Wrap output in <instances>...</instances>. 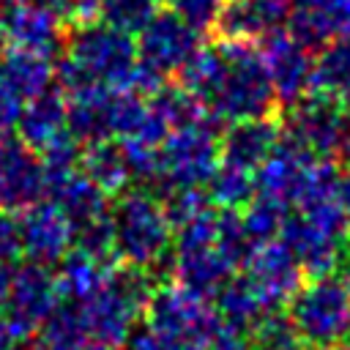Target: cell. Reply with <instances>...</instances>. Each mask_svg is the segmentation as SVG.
I'll use <instances>...</instances> for the list:
<instances>
[{
	"instance_id": "obj_1",
	"label": "cell",
	"mask_w": 350,
	"mask_h": 350,
	"mask_svg": "<svg viewBox=\"0 0 350 350\" xmlns=\"http://www.w3.org/2000/svg\"><path fill=\"white\" fill-rule=\"evenodd\" d=\"M137 63L134 36H126L104 22L74 25V33L63 41V52L55 63V88L77 93L90 85L123 88Z\"/></svg>"
},
{
	"instance_id": "obj_2",
	"label": "cell",
	"mask_w": 350,
	"mask_h": 350,
	"mask_svg": "<svg viewBox=\"0 0 350 350\" xmlns=\"http://www.w3.org/2000/svg\"><path fill=\"white\" fill-rule=\"evenodd\" d=\"M115 257L120 265L170 273L172 254V224L161 208V200L150 189H126L120 191L115 208L109 211Z\"/></svg>"
},
{
	"instance_id": "obj_3",
	"label": "cell",
	"mask_w": 350,
	"mask_h": 350,
	"mask_svg": "<svg viewBox=\"0 0 350 350\" xmlns=\"http://www.w3.org/2000/svg\"><path fill=\"white\" fill-rule=\"evenodd\" d=\"M219 49L227 60V74L208 112L221 123L279 115V101L271 88L260 46L252 41L219 38Z\"/></svg>"
},
{
	"instance_id": "obj_4",
	"label": "cell",
	"mask_w": 350,
	"mask_h": 350,
	"mask_svg": "<svg viewBox=\"0 0 350 350\" xmlns=\"http://www.w3.org/2000/svg\"><path fill=\"white\" fill-rule=\"evenodd\" d=\"M142 317L161 350H208L213 336L224 328L213 301H205L175 282L153 287Z\"/></svg>"
},
{
	"instance_id": "obj_5",
	"label": "cell",
	"mask_w": 350,
	"mask_h": 350,
	"mask_svg": "<svg viewBox=\"0 0 350 350\" xmlns=\"http://www.w3.org/2000/svg\"><path fill=\"white\" fill-rule=\"evenodd\" d=\"M301 347H328L350 342V290L336 273L306 279L287 301L284 312Z\"/></svg>"
},
{
	"instance_id": "obj_6",
	"label": "cell",
	"mask_w": 350,
	"mask_h": 350,
	"mask_svg": "<svg viewBox=\"0 0 350 350\" xmlns=\"http://www.w3.org/2000/svg\"><path fill=\"white\" fill-rule=\"evenodd\" d=\"M153 282L148 271L131 265H115L107 284L82 306L85 325L90 342H109L123 345L137 320L145 314L148 298L153 293Z\"/></svg>"
},
{
	"instance_id": "obj_7",
	"label": "cell",
	"mask_w": 350,
	"mask_h": 350,
	"mask_svg": "<svg viewBox=\"0 0 350 350\" xmlns=\"http://www.w3.org/2000/svg\"><path fill=\"white\" fill-rule=\"evenodd\" d=\"M221 161L216 120L172 129L159 145V183L153 194L159 197L175 186H205L216 164Z\"/></svg>"
},
{
	"instance_id": "obj_8",
	"label": "cell",
	"mask_w": 350,
	"mask_h": 350,
	"mask_svg": "<svg viewBox=\"0 0 350 350\" xmlns=\"http://www.w3.org/2000/svg\"><path fill=\"white\" fill-rule=\"evenodd\" d=\"M60 293L49 265L22 262L14 268V282L8 301L3 304V320L11 336V345H27L38 331L41 320L57 306Z\"/></svg>"
},
{
	"instance_id": "obj_9",
	"label": "cell",
	"mask_w": 350,
	"mask_h": 350,
	"mask_svg": "<svg viewBox=\"0 0 350 350\" xmlns=\"http://www.w3.org/2000/svg\"><path fill=\"white\" fill-rule=\"evenodd\" d=\"M347 118L342 112V101L328 93H304L295 104L287 107V118L282 131L304 145L317 159H334L339 142L347 131Z\"/></svg>"
},
{
	"instance_id": "obj_10",
	"label": "cell",
	"mask_w": 350,
	"mask_h": 350,
	"mask_svg": "<svg viewBox=\"0 0 350 350\" xmlns=\"http://www.w3.org/2000/svg\"><path fill=\"white\" fill-rule=\"evenodd\" d=\"M137 60L167 74H175L200 46L202 33L183 22L172 8L156 11L153 19L137 33Z\"/></svg>"
},
{
	"instance_id": "obj_11",
	"label": "cell",
	"mask_w": 350,
	"mask_h": 350,
	"mask_svg": "<svg viewBox=\"0 0 350 350\" xmlns=\"http://www.w3.org/2000/svg\"><path fill=\"white\" fill-rule=\"evenodd\" d=\"M241 268H243V276L252 282V287L257 290V295L268 312L287 306V301L306 282L301 265L295 262V257L290 254V249L279 238L257 243Z\"/></svg>"
},
{
	"instance_id": "obj_12",
	"label": "cell",
	"mask_w": 350,
	"mask_h": 350,
	"mask_svg": "<svg viewBox=\"0 0 350 350\" xmlns=\"http://www.w3.org/2000/svg\"><path fill=\"white\" fill-rule=\"evenodd\" d=\"M44 194L46 180L38 150L19 137L0 139V211L16 216L44 200Z\"/></svg>"
},
{
	"instance_id": "obj_13",
	"label": "cell",
	"mask_w": 350,
	"mask_h": 350,
	"mask_svg": "<svg viewBox=\"0 0 350 350\" xmlns=\"http://www.w3.org/2000/svg\"><path fill=\"white\" fill-rule=\"evenodd\" d=\"M314 161H317L314 153H309L304 145H298L293 137H287L282 131V137L273 145V150L254 170L257 194L268 197V200H273V202H279L284 208H293Z\"/></svg>"
},
{
	"instance_id": "obj_14",
	"label": "cell",
	"mask_w": 350,
	"mask_h": 350,
	"mask_svg": "<svg viewBox=\"0 0 350 350\" xmlns=\"http://www.w3.org/2000/svg\"><path fill=\"white\" fill-rule=\"evenodd\" d=\"M22 235V257L38 265H55L74 246V227L52 200H38L16 213Z\"/></svg>"
},
{
	"instance_id": "obj_15",
	"label": "cell",
	"mask_w": 350,
	"mask_h": 350,
	"mask_svg": "<svg viewBox=\"0 0 350 350\" xmlns=\"http://www.w3.org/2000/svg\"><path fill=\"white\" fill-rule=\"evenodd\" d=\"M290 254L295 257V262L301 265L306 279L314 276H328V273H339L347 257V243L339 238L325 235L323 230H317L314 224H309L301 213L290 211L279 227L276 235Z\"/></svg>"
},
{
	"instance_id": "obj_16",
	"label": "cell",
	"mask_w": 350,
	"mask_h": 350,
	"mask_svg": "<svg viewBox=\"0 0 350 350\" xmlns=\"http://www.w3.org/2000/svg\"><path fill=\"white\" fill-rule=\"evenodd\" d=\"M260 55H262L271 88L276 93L279 109L295 104L304 93H309L312 52L301 46L287 30H276L268 38H262Z\"/></svg>"
},
{
	"instance_id": "obj_17",
	"label": "cell",
	"mask_w": 350,
	"mask_h": 350,
	"mask_svg": "<svg viewBox=\"0 0 350 350\" xmlns=\"http://www.w3.org/2000/svg\"><path fill=\"white\" fill-rule=\"evenodd\" d=\"M290 0H224L213 33L224 41H262L276 30H284L290 19Z\"/></svg>"
},
{
	"instance_id": "obj_18",
	"label": "cell",
	"mask_w": 350,
	"mask_h": 350,
	"mask_svg": "<svg viewBox=\"0 0 350 350\" xmlns=\"http://www.w3.org/2000/svg\"><path fill=\"white\" fill-rule=\"evenodd\" d=\"M5 38L14 41V46H25L33 52H41L46 57H55L63 52V19L44 8L36 0H22L14 5H5L3 14Z\"/></svg>"
},
{
	"instance_id": "obj_19",
	"label": "cell",
	"mask_w": 350,
	"mask_h": 350,
	"mask_svg": "<svg viewBox=\"0 0 350 350\" xmlns=\"http://www.w3.org/2000/svg\"><path fill=\"white\" fill-rule=\"evenodd\" d=\"M284 30L309 52H317L323 44L350 36V0H314L293 5Z\"/></svg>"
},
{
	"instance_id": "obj_20",
	"label": "cell",
	"mask_w": 350,
	"mask_h": 350,
	"mask_svg": "<svg viewBox=\"0 0 350 350\" xmlns=\"http://www.w3.org/2000/svg\"><path fill=\"white\" fill-rule=\"evenodd\" d=\"M279 137H282L279 115L227 123V129L219 134L221 161H230V164H238V167L254 172L265 161V156L273 150Z\"/></svg>"
},
{
	"instance_id": "obj_21",
	"label": "cell",
	"mask_w": 350,
	"mask_h": 350,
	"mask_svg": "<svg viewBox=\"0 0 350 350\" xmlns=\"http://www.w3.org/2000/svg\"><path fill=\"white\" fill-rule=\"evenodd\" d=\"M55 271V284L60 293V301H71V304H85L90 301L109 279V273L115 271V265L120 262H109V260H98L77 246H71L57 262Z\"/></svg>"
},
{
	"instance_id": "obj_22",
	"label": "cell",
	"mask_w": 350,
	"mask_h": 350,
	"mask_svg": "<svg viewBox=\"0 0 350 350\" xmlns=\"http://www.w3.org/2000/svg\"><path fill=\"white\" fill-rule=\"evenodd\" d=\"M170 271H172L175 284H180L183 290H189L205 301H213L235 268L219 254L216 246H208V249L175 254L170 262Z\"/></svg>"
},
{
	"instance_id": "obj_23",
	"label": "cell",
	"mask_w": 350,
	"mask_h": 350,
	"mask_svg": "<svg viewBox=\"0 0 350 350\" xmlns=\"http://www.w3.org/2000/svg\"><path fill=\"white\" fill-rule=\"evenodd\" d=\"M109 98L112 88L90 85L66 96V131L77 142H93L112 137L109 129Z\"/></svg>"
},
{
	"instance_id": "obj_24",
	"label": "cell",
	"mask_w": 350,
	"mask_h": 350,
	"mask_svg": "<svg viewBox=\"0 0 350 350\" xmlns=\"http://www.w3.org/2000/svg\"><path fill=\"white\" fill-rule=\"evenodd\" d=\"M60 131H66V93L63 90L49 88L22 104V112L16 120V137L25 145H30L33 150H41Z\"/></svg>"
},
{
	"instance_id": "obj_25",
	"label": "cell",
	"mask_w": 350,
	"mask_h": 350,
	"mask_svg": "<svg viewBox=\"0 0 350 350\" xmlns=\"http://www.w3.org/2000/svg\"><path fill=\"white\" fill-rule=\"evenodd\" d=\"M79 172L88 180H93L107 197L126 191L129 183H131V172H129V161H126L123 145L115 142L112 137L93 139V142L82 145Z\"/></svg>"
},
{
	"instance_id": "obj_26",
	"label": "cell",
	"mask_w": 350,
	"mask_h": 350,
	"mask_svg": "<svg viewBox=\"0 0 350 350\" xmlns=\"http://www.w3.org/2000/svg\"><path fill=\"white\" fill-rule=\"evenodd\" d=\"M52 77H55V63L52 57L25 49V46H8L3 49L0 57V79L22 98H33L44 90L52 88Z\"/></svg>"
},
{
	"instance_id": "obj_27",
	"label": "cell",
	"mask_w": 350,
	"mask_h": 350,
	"mask_svg": "<svg viewBox=\"0 0 350 350\" xmlns=\"http://www.w3.org/2000/svg\"><path fill=\"white\" fill-rule=\"evenodd\" d=\"M44 200H52L63 211V216L71 221V227H79L107 213V194L93 180H88L79 170L60 178L57 183H49Z\"/></svg>"
},
{
	"instance_id": "obj_28",
	"label": "cell",
	"mask_w": 350,
	"mask_h": 350,
	"mask_svg": "<svg viewBox=\"0 0 350 350\" xmlns=\"http://www.w3.org/2000/svg\"><path fill=\"white\" fill-rule=\"evenodd\" d=\"M213 306H216V314H219L221 325L232 328V331H241V334H249L260 323V317L268 314L265 304L260 301L257 290L252 287V282L243 273L230 276L224 282V287L213 298Z\"/></svg>"
},
{
	"instance_id": "obj_29",
	"label": "cell",
	"mask_w": 350,
	"mask_h": 350,
	"mask_svg": "<svg viewBox=\"0 0 350 350\" xmlns=\"http://www.w3.org/2000/svg\"><path fill=\"white\" fill-rule=\"evenodd\" d=\"M178 85L191 93L194 98H200L205 107H211V101L216 98L224 74H227V60L219 49V44L211 46H200L178 71Z\"/></svg>"
},
{
	"instance_id": "obj_30",
	"label": "cell",
	"mask_w": 350,
	"mask_h": 350,
	"mask_svg": "<svg viewBox=\"0 0 350 350\" xmlns=\"http://www.w3.org/2000/svg\"><path fill=\"white\" fill-rule=\"evenodd\" d=\"M309 90L342 98L350 90V36L334 38L312 55Z\"/></svg>"
},
{
	"instance_id": "obj_31",
	"label": "cell",
	"mask_w": 350,
	"mask_h": 350,
	"mask_svg": "<svg viewBox=\"0 0 350 350\" xmlns=\"http://www.w3.org/2000/svg\"><path fill=\"white\" fill-rule=\"evenodd\" d=\"M202 189L208 194V202L219 211H243L257 194L254 172L230 161H219Z\"/></svg>"
},
{
	"instance_id": "obj_32",
	"label": "cell",
	"mask_w": 350,
	"mask_h": 350,
	"mask_svg": "<svg viewBox=\"0 0 350 350\" xmlns=\"http://www.w3.org/2000/svg\"><path fill=\"white\" fill-rule=\"evenodd\" d=\"M38 339L52 350H82L90 342L82 306L71 301H57V306L41 320Z\"/></svg>"
},
{
	"instance_id": "obj_33",
	"label": "cell",
	"mask_w": 350,
	"mask_h": 350,
	"mask_svg": "<svg viewBox=\"0 0 350 350\" xmlns=\"http://www.w3.org/2000/svg\"><path fill=\"white\" fill-rule=\"evenodd\" d=\"M148 107L167 123L170 131L183 129V126H194V123H205L213 118L208 112V107L200 98H194L191 93H186L180 85H164L159 93H153L148 98Z\"/></svg>"
},
{
	"instance_id": "obj_34",
	"label": "cell",
	"mask_w": 350,
	"mask_h": 350,
	"mask_svg": "<svg viewBox=\"0 0 350 350\" xmlns=\"http://www.w3.org/2000/svg\"><path fill=\"white\" fill-rule=\"evenodd\" d=\"M287 213H290V208H284V205H279V202H273L268 197L254 194V200L241 211V219H243L246 235L257 246V243L273 241L279 235V227H282Z\"/></svg>"
},
{
	"instance_id": "obj_35",
	"label": "cell",
	"mask_w": 350,
	"mask_h": 350,
	"mask_svg": "<svg viewBox=\"0 0 350 350\" xmlns=\"http://www.w3.org/2000/svg\"><path fill=\"white\" fill-rule=\"evenodd\" d=\"M213 246L219 249V254L232 268H241L246 262V257L252 254L254 243L246 235L241 211H219V219H216V243Z\"/></svg>"
},
{
	"instance_id": "obj_36",
	"label": "cell",
	"mask_w": 350,
	"mask_h": 350,
	"mask_svg": "<svg viewBox=\"0 0 350 350\" xmlns=\"http://www.w3.org/2000/svg\"><path fill=\"white\" fill-rule=\"evenodd\" d=\"M79 153H82V142H77L68 131H60L55 139H49L38 150L46 186L49 183H57L60 178H66L71 172H77L79 170Z\"/></svg>"
},
{
	"instance_id": "obj_37",
	"label": "cell",
	"mask_w": 350,
	"mask_h": 350,
	"mask_svg": "<svg viewBox=\"0 0 350 350\" xmlns=\"http://www.w3.org/2000/svg\"><path fill=\"white\" fill-rule=\"evenodd\" d=\"M153 0H104L98 19L126 36H137L156 14Z\"/></svg>"
},
{
	"instance_id": "obj_38",
	"label": "cell",
	"mask_w": 350,
	"mask_h": 350,
	"mask_svg": "<svg viewBox=\"0 0 350 350\" xmlns=\"http://www.w3.org/2000/svg\"><path fill=\"white\" fill-rule=\"evenodd\" d=\"M216 219H219V211L205 208L202 213H197L189 221L178 224L172 230V254H183V252H197V249L213 246L216 243Z\"/></svg>"
},
{
	"instance_id": "obj_39",
	"label": "cell",
	"mask_w": 350,
	"mask_h": 350,
	"mask_svg": "<svg viewBox=\"0 0 350 350\" xmlns=\"http://www.w3.org/2000/svg\"><path fill=\"white\" fill-rule=\"evenodd\" d=\"M249 336L254 339V347H265V350H301L298 334L290 323V317L276 309L260 317V323L249 331Z\"/></svg>"
},
{
	"instance_id": "obj_40",
	"label": "cell",
	"mask_w": 350,
	"mask_h": 350,
	"mask_svg": "<svg viewBox=\"0 0 350 350\" xmlns=\"http://www.w3.org/2000/svg\"><path fill=\"white\" fill-rule=\"evenodd\" d=\"M159 200H161V208H164V213H167L172 230H175L178 224L189 221L191 216L202 213L205 208H211L208 194H205L202 186H175V189L161 191Z\"/></svg>"
},
{
	"instance_id": "obj_41",
	"label": "cell",
	"mask_w": 350,
	"mask_h": 350,
	"mask_svg": "<svg viewBox=\"0 0 350 350\" xmlns=\"http://www.w3.org/2000/svg\"><path fill=\"white\" fill-rule=\"evenodd\" d=\"M74 246L98 257V260H109L118 262L115 257V238H112V221H109V211L74 227Z\"/></svg>"
},
{
	"instance_id": "obj_42",
	"label": "cell",
	"mask_w": 350,
	"mask_h": 350,
	"mask_svg": "<svg viewBox=\"0 0 350 350\" xmlns=\"http://www.w3.org/2000/svg\"><path fill=\"white\" fill-rule=\"evenodd\" d=\"M170 3H172V11L183 22L197 27L200 33L213 27V22H216V16L224 5V0H170Z\"/></svg>"
},
{
	"instance_id": "obj_43",
	"label": "cell",
	"mask_w": 350,
	"mask_h": 350,
	"mask_svg": "<svg viewBox=\"0 0 350 350\" xmlns=\"http://www.w3.org/2000/svg\"><path fill=\"white\" fill-rule=\"evenodd\" d=\"M22 257V235H19V219L14 213L0 211V262L16 265Z\"/></svg>"
},
{
	"instance_id": "obj_44",
	"label": "cell",
	"mask_w": 350,
	"mask_h": 350,
	"mask_svg": "<svg viewBox=\"0 0 350 350\" xmlns=\"http://www.w3.org/2000/svg\"><path fill=\"white\" fill-rule=\"evenodd\" d=\"M22 98L0 79V139H8L16 131V120L22 112Z\"/></svg>"
},
{
	"instance_id": "obj_45",
	"label": "cell",
	"mask_w": 350,
	"mask_h": 350,
	"mask_svg": "<svg viewBox=\"0 0 350 350\" xmlns=\"http://www.w3.org/2000/svg\"><path fill=\"white\" fill-rule=\"evenodd\" d=\"M104 0H63L66 11V25H88L96 22L101 14Z\"/></svg>"
},
{
	"instance_id": "obj_46",
	"label": "cell",
	"mask_w": 350,
	"mask_h": 350,
	"mask_svg": "<svg viewBox=\"0 0 350 350\" xmlns=\"http://www.w3.org/2000/svg\"><path fill=\"white\" fill-rule=\"evenodd\" d=\"M208 350H252V342L246 339V334L232 331V328H221L213 342L208 345Z\"/></svg>"
},
{
	"instance_id": "obj_47",
	"label": "cell",
	"mask_w": 350,
	"mask_h": 350,
	"mask_svg": "<svg viewBox=\"0 0 350 350\" xmlns=\"http://www.w3.org/2000/svg\"><path fill=\"white\" fill-rule=\"evenodd\" d=\"M339 170H342V167H339ZM336 197H339L345 213L350 216V172H347V170L339 172V180H336Z\"/></svg>"
},
{
	"instance_id": "obj_48",
	"label": "cell",
	"mask_w": 350,
	"mask_h": 350,
	"mask_svg": "<svg viewBox=\"0 0 350 350\" xmlns=\"http://www.w3.org/2000/svg\"><path fill=\"white\" fill-rule=\"evenodd\" d=\"M14 268L11 262H0V306L8 301V293H11V282H14Z\"/></svg>"
},
{
	"instance_id": "obj_49",
	"label": "cell",
	"mask_w": 350,
	"mask_h": 350,
	"mask_svg": "<svg viewBox=\"0 0 350 350\" xmlns=\"http://www.w3.org/2000/svg\"><path fill=\"white\" fill-rule=\"evenodd\" d=\"M336 159H339L342 170H347V172H350V126H347V131H345V137H342V142H339Z\"/></svg>"
},
{
	"instance_id": "obj_50",
	"label": "cell",
	"mask_w": 350,
	"mask_h": 350,
	"mask_svg": "<svg viewBox=\"0 0 350 350\" xmlns=\"http://www.w3.org/2000/svg\"><path fill=\"white\" fill-rule=\"evenodd\" d=\"M82 350H123V345H109V342H88Z\"/></svg>"
},
{
	"instance_id": "obj_51",
	"label": "cell",
	"mask_w": 350,
	"mask_h": 350,
	"mask_svg": "<svg viewBox=\"0 0 350 350\" xmlns=\"http://www.w3.org/2000/svg\"><path fill=\"white\" fill-rule=\"evenodd\" d=\"M339 101H342V112H345V118H347V123H350V90H347Z\"/></svg>"
},
{
	"instance_id": "obj_52",
	"label": "cell",
	"mask_w": 350,
	"mask_h": 350,
	"mask_svg": "<svg viewBox=\"0 0 350 350\" xmlns=\"http://www.w3.org/2000/svg\"><path fill=\"white\" fill-rule=\"evenodd\" d=\"M27 350H52V347H49V345H44L41 339H30V342H27Z\"/></svg>"
},
{
	"instance_id": "obj_53",
	"label": "cell",
	"mask_w": 350,
	"mask_h": 350,
	"mask_svg": "<svg viewBox=\"0 0 350 350\" xmlns=\"http://www.w3.org/2000/svg\"><path fill=\"white\" fill-rule=\"evenodd\" d=\"M5 41H8L5 38V25H3V14H0V52L5 49Z\"/></svg>"
},
{
	"instance_id": "obj_54",
	"label": "cell",
	"mask_w": 350,
	"mask_h": 350,
	"mask_svg": "<svg viewBox=\"0 0 350 350\" xmlns=\"http://www.w3.org/2000/svg\"><path fill=\"white\" fill-rule=\"evenodd\" d=\"M320 350H350V342H339V345H328V347H320Z\"/></svg>"
},
{
	"instance_id": "obj_55",
	"label": "cell",
	"mask_w": 350,
	"mask_h": 350,
	"mask_svg": "<svg viewBox=\"0 0 350 350\" xmlns=\"http://www.w3.org/2000/svg\"><path fill=\"white\" fill-rule=\"evenodd\" d=\"M306 3H314V0H290V5H306Z\"/></svg>"
},
{
	"instance_id": "obj_56",
	"label": "cell",
	"mask_w": 350,
	"mask_h": 350,
	"mask_svg": "<svg viewBox=\"0 0 350 350\" xmlns=\"http://www.w3.org/2000/svg\"><path fill=\"white\" fill-rule=\"evenodd\" d=\"M342 279H345V284H347V290H350V268L345 271V276H342Z\"/></svg>"
},
{
	"instance_id": "obj_57",
	"label": "cell",
	"mask_w": 350,
	"mask_h": 350,
	"mask_svg": "<svg viewBox=\"0 0 350 350\" xmlns=\"http://www.w3.org/2000/svg\"><path fill=\"white\" fill-rule=\"evenodd\" d=\"M0 350H19L16 345H0Z\"/></svg>"
},
{
	"instance_id": "obj_58",
	"label": "cell",
	"mask_w": 350,
	"mask_h": 350,
	"mask_svg": "<svg viewBox=\"0 0 350 350\" xmlns=\"http://www.w3.org/2000/svg\"><path fill=\"white\" fill-rule=\"evenodd\" d=\"M14 3H22V0H0V5H14Z\"/></svg>"
},
{
	"instance_id": "obj_59",
	"label": "cell",
	"mask_w": 350,
	"mask_h": 350,
	"mask_svg": "<svg viewBox=\"0 0 350 350\" xmlns=\"http://www.w3.org/2000/svg\"><path fill=\"white\" fill-rule=\"evenodd\" d=\"M347 257H350V232H347Z\"/></svg>"
},
{
	"instance_id": "obj_60",
	"label": "cell",
	"mask_w": 350,
	"mask_h": 350,
	"mask_svg": "<svg viewBox=\"0 0 350 350\" xmlns=\"http://www.w3.org/2000/svg\"><path fill=\"white\" fill-rule=\"evenodd\" d=\"M153 3H156V5H159V3H170V0H153Z\"/></svg>"
},
{
	"instance_id": "obj_61",
	"label": "cell",
	"mask_w": 350,
	"mask_h": 350,
	"mask_svg": "<svg viewBox=\"0 0 350 350\" xmlns=\"http://www.w3.org/2000/svg\"><path fill=\"white\" fill-rule=\"evenodd\" d=\"M252 350H265V347H254V345H252Z\"/></svg>"
}]
</instances>
